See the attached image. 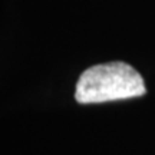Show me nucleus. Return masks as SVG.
Here are the masks:
<instances>
[{"mask_svg": "<svg viewBox=\"0 0 155 155\" xmlns=\"http://www.w3.org/2000/svg\"><path fill=\"white\" fill-rule=\"evenodd\" d=\"M142 76L125 62H108L88 68L79 76L75 99L79 104H102L145 95Z\"/></svg>", "mask_w": 155, "mask_h": 155, "instance_id": "f257e3e1", "label": "nucleus"}]
</instances>
